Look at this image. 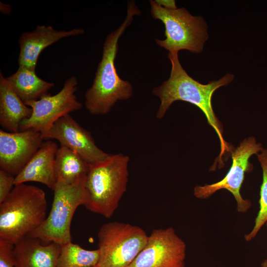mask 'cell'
<instances>
[{
    "instance_id": "1",
    "label": "cell",
    "mask_w": 267,
    "mask_h": 267,
    "mask_svg": "<svg viewBox=\"0 0 267 267\" xmlns=\"http://www.w3.org/2000/svg\"><path fill=\"white\" fill-rule=\"evenodd\" d=\"M168 58L171 63L169 79L159 86L154 88L152 93L159 98L160 104L156 113V118L162 119L171 105L177 101L190 103L198 107L205 115L209 124L216 131L221 144V152L215 163L223 166L222 157L232 149L222 136V123L216 116L212 105V97L216 90L229 84L234 75L227 73L217 81H211L202 84L190 77L182 67L178 53L169 52Z\"/></svg>"
},
{
    "instance_id": "2",
    "label": "cell",
    "mask_w": 267,
    "mask_h": 267,
    "mask_svg": "<svg viewBox=\"0 0 267 267\" xmlns=\"http://www.w3.org/2000/svg\"><path fill=\"white\" fill-rule=\"evenodd\" d=\"M140 14L134 1H128L125 19L105 40L101 60L98 63L93 83L85 94V107L92 115L106 114L117 101L129 99L133 94L132 85L119 77L115 61L120 38L132 23L134 16Z\"/></svg>"
},
{
    "instance_id": "3",
    "label": "cell",
    "mask_w": 267,
    "mask_h": 267,
    "mask_svg": "<svg viewBox=\"0 0 267 267\" xmlns=\"http://www.w3.org/2000/svg\"><path fill=\"white\" fill-rule=\"evenodd\" d=\"M130 157L110 154L104 160L89 165L83 205L89 211L110 218L126 191Z\"/></svg>"
},
{
    "instance_id": "4",
    "label": "cell",
    "mask_w": 267,
    "mask_h": 267,
    "mask_svg": "<svg viewBox=\"0 0 267 267\" xmlns=\"http://www.w3.org/2000/svg\"><path fill=\"white\" fill-rule=\"evenodd\" d=\"M47 208L42 189L25 183L15 185L0 204V239L15 244L42 224Z\"/></svg>"
},
{
    "instance_id": "5",
    "label": "cell",
    "mask_w": 267,
    "mask_h": 267,
    "mask_svg": "<svg viewBox=\"0 0 267 267\" xmlns=\"http://www.w3.org/2000/svg\"><path fill=\"white\" fill-rule=\"evenodd\" d=\"M152 18L165 27L164 40L155 39L157 45L169 52L186 50L192 53L202 51L209 38L207 24L201 16H193L184 7L169 9L149 0Z\"/></svg>"
},
{
    "instance_id": "6",
    "label": "cell",
    "mask_w": 267,
    "mask_h": 267,
    "mask_svg": "<svg viewBox=\"0 0 267 267\" xmlns=\"http://www.w3.org/2000/svg\"><path fill=\"white\" fill-rule=\"evenodd\" d=\"M86 176L68 184L57 180L50 212L42 224L29 235L44 243L54 242L62 246L72 242L71 223L80 205H83Z\"/></svg>"
},
{
    "instance_id": "7",
    "label": "cell",
    "mask_w": 267,
    "mask_h": 267,
    "mask_svg": "<svg viewBox=\"0 0 267 267\" xmlns=\"http://www.w3.org/2000/svg\"><path fill=\"white\" fill-rule=\"evenodd\" d=\"M147 235L141 227L112 222L103 224L98 234L99 267H129L146 245Z\"/></svg>"
},
{
    "instance_id": "8",
    "label": "cell",
    "mask_w": 267,
    "mask_h": 267,
    "mask_svg": "<svg viewBox=\"0 0 267 267\" xmlns=\"http://www.w3.org/2000/svg\"><path fill=\"white\" fill-rule=\"evenodd\" d=\"M77 85V78L72 76L65 81L56 94L48 93L37 101L25 103L32 108V113L22 122L20 131L32 129L40 133L44 140H47L49 132L56 121L82 107L75 95Z\"/></svg>"
},
{
    "instance_id": "9",
    "label": "cell",
    "mask_w": 267,
    "mask_h": 267,
    "mask_svg": "<svg viewBox=\"0 0 267 267\" xmlns=\"http://www.w3.org/2000/svg\"><path fill=\"white\" fill-rule=\"evenodd\" d=\"M263 149L262 144L257 143L254 137L245 139L237 148L232 150V165L226 176L216 183L196 186L194 188V196L197 198L205 199L220 190L226 189L234 196L237 211L240 213L247 212L251 206V202L242 197L240 189L245 174L253 168L249 162L250 158L254 154L257 155Z\"/></svg>"
},
{
    "instance_id": "10",
    "label": "cell",
    "mask_w": 267,
    "mask_h": 267,
    "mask_svg": "<svg viewBox=\"0 0 267 267\" xmlns=\"http://www.w3.org/2000/svg\"><path fill=\"white\" fill-rule=\"evenodd\" d=\"M186 249L185 242L173 227L155 229L129 267H181Z\"/></svg>"
},
{
    "instance_id": "11",
    "label": "cell",
    "mask_w": 267,
    "mask_h": 267,
    "mask_svg": "<svg viewBox=\"0 0 267 267\" xmlns=\"http://www.w3.org/2000/svg\"><path fill=\"white\" fill-rule=\"evenodd\" d=\"M40 133L28 129L18 133L0 130V167L16 177L41 146Z\"/></svg>"
},
{
    "instance_id": "12",
    "label": "cell",
    "mask_w": 267,
    "mask_h": 267,
    "mask_svg": "<svg viewBox=\"0 0 267 267\" xmlns=\"http://www.w3.org/2000/svg\"><path fill=\"white\" fill-rule=\"evenodd\" d=\"M57 140L61 146H65L80 155L89 165L101 162L110 156L96 145L91 133L81 127L68 114L53 125L47 140Z\"/></svg>"
},
{
    "instance_id": "13",
    "label": "cell",
    "mask_w": 267,
    "mask_h": 267,
    "mask_svg": "<svg viewBox=\"0 0 267 267\" xmlns=\"http://www.w3.org/2000/svg\"><path fill=\"white\" fill-rule=\"evenodd\" d=\"M84 33L83 29L57 30L51 26L44 25H38L32 32H23L18 40L19 66L36 71L39 55L44 49L62 39L81 35Z\"/></svg>"
},
{
    "instance_id": "14",
    "label": "cell",
    "mask_w": 267,
    "mask_h": 267,
    "mask_svg": "<svg viewBox=\"0 0 267 267\" xmlns=\"http://www.w3.org/2000/svg\"><path fill=\"white\" fill-rule=\"evenodd\" d=\"M58 148L54 141L49 139L43 141L22 171L15 177L14 185L34 181L53 190L57 180L55 161Z\"/></svg>"
},
{
    "instance_id": "15",
    "label": "cell",
    "mask_w": 267,
    "mask_h": 267,
    "mask_svg": "<svg viewBox=\"0 0 267 267\" xmlns=\"http://www.w3.org/2000/svg\"><path fill=\"white\" fill-rule=\"evenodd\" d=\"M29 235L14 244L15 267H58L61 245Z\"/></svg>"
},
{
    "instance_id": "16",
    "label": "cell",
    "mask_w": 267,
    "mask_h": 267,
    "mask_svg": "<svg viewBox=\"0 0 267 267\" xmlns=\"http://www.w3.org/2000/svg\"><path fill=\"white\" fill-rule=\"evenodd\" d=\"M32 108L26 105L0 72V125L10 133L20 132L23 121L29 118Z\"/></svg>"
},
{
    "instance_id": "17",
    "label": "cell",
    "mask_w": 267,
    "mask_h": 267,
    "mask_svg": "<svg viewBox=\"0 0 267 267\" xmlns=\"http://www.w3.org/2000/svg\"><path fill=\"white\" fill-rule=\"evenodd\" d=\"M6 79L24 103L41 99L54 86L39 78L36 71L24 67L19 66L16 72Z\"/></svg>"
},
{
    "instance_id": "18",
    "label": "cell",
    "mask_w": 267,
    "mask_h": 267,
    "mask_svg": "<svg viewBox=\"0 0 267 267\" xmlns=\"http://www.w3.org/2000/svg\"><path fill=\"white\" fill-rule=\"evenodd\" d=\"M55 168L57 180L71 184L87 175L89 165L76 152L60 146L56 153Z\"/></svg>"
},
{
    "instance_id": "19",
    "label": "cell",
    "mask_w": 267,
    "mask_h": 267,
    "mask_svg": "<svg viewBox=\"0 0 267 267\" xmlns=\"http://www.w3.org/2000/svg\"><path fill=\"white\" fill-rule=\"evenodd\" d=\"M99 250H89L72 242L61 246L58 267H93L97 265Z\"/></svg>"
},
{
    "instance_id": "20",
    "label": "cell",
    "mask_w": 267,
    "mask_h": 267,
    "mask_svg": "<svg viewBox=\"0 0 267 267\" xmlns=\"http://www.w3.org/2000/svg\"><path fill=\"white\" fill-rule=\"evenodd\" d=\"M263 171V181L261 186L260 208L251 231L244 235L246 241L253 239L267 221V148L257 154Z\"/></svg>"
},
{
    "instance_id": "21",
    "label": "cell",
    "mask_w": 267,
    "mask_h": 267,
    "mask_svg": "<svg viewBox=\"0 0 267 267\" xmlns=\"http://www.w3.org/2000/svg\"><path fill=\"white\" fill-rule=\"evenodd\" d=\"M14 244L0 239V267H15Z\"/></svg>"
},
{
    "instance_id": "22",
    "label": "cell",
    "mask_w": 267,
    "mask_h": 267,
    "mask_svg": "<svg viewBox=\"0 0 267 267\" xmlns=\"http://www.w3.org/2000/svg\"><path fill=\"white\" fill-rule=\"evenodd\" d=\"M15 177L0 170V204L9 195L14 186Z\"/></svg>"
},
{
    "instance_id": "23",
    "label": "cell",
    "mask_w": 267,
    "mask_h": 267,
    "mask_svg": "<svg viewBox=\"0 0 267 267\" xmlns=\"http://www.w3.org/2000/svg\"><path fill=\"white\" fill-rule=\"evenodd\" d=\"M157 4L160 6L169 9L177 8L175 0H155Z\"/></svg>"
},
{
    "instance_id": "24",
    "label": "cell",
    "mask_w": 267,
    "mask_h": 267,
    "mask_svg": "<svg viewBox=\"0 0 267 267\" xmlns=\"http://www.w3.org/2000/svg\"><path fill=\"white\" fill-rule=\"evenodd\" d=\"M0 12L3 14H10L11 7L10 5L0 2Z\"/></svg>"
},
{
    "instance_id": "25",
    "label": "cell",
    "mask_w": 267,
    "mask_h": 267,
    "mask_svg": "<svg viewBox=\"0 0 267 267\" xmlns=\"http://www.w3.org/2000/svg\"><path fill=\"white\" fill-rule=\"evenodd\" d=\"M267 229V221L265 223ZM261 267H267V258H266L261 264Z\"/></svg>"
},
{
    "instance_id": "26",
    "label": "cell",
    "mask_w": 267,
    "mask_h": 267,
    "mask_svg": "<svg viewBox=\"0 0 267 267\" xmlns=\"http://www.w3.org/2000/svg\"><path fill=\"white\" fill-rule=\"evenodd\" d=\"M93 267H99L98 265L96 266H94Z\"/></svg>"
},
{
    "instance_id": "27",
    "label": "cell",
    "mask_w": 267,
    "mask_h": 267,
    "mask_svg": "<svg viewBox=\"0 0 267 267\" xmlns=\"http://www.w3.org/2000/svg\"><path fill=\"white\" fill-rule=\"evenodd\" d=\"M185 267V266H184H184H182V267Z\"/></svg>"
}]
</instances>
